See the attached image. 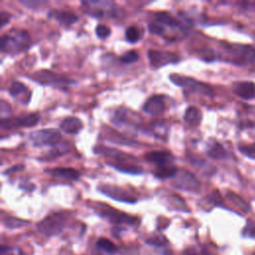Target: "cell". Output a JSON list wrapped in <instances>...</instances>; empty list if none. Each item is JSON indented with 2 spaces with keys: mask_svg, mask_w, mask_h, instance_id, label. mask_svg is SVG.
<instances>
[{
  "mask_svg": "<svg viewBox=\"0 0 255 255\" xmlns=\"http://www.w3.org/2000/svg\"><path fill=\"white\" fill-rule=\"evenodd\" d=\"M31 38L25 30H11L0 38V48L4 53L18 54L29 48Z\"/></svg>",
  "mask_w": 255,
  "mask_h": 255,
  "instance_id": "1",
  "label": "cell"
},
{
  "mask_svg": "<svg viewBox=\"0 0 255 255\" xmlns=\"http://www.w3.org/2000/svg\"><path fill=\"white\" fill-rule=\"evenodd\" d=\"M226 51L225 61L238 66H250L255 64V49L252 46L233 44L224 47Z\"/></svg>",
  "mask_w": 255,
  "mask_h": 255,
  "instance_id": "2",
  "label": "cell"
},
{
  "mask_svg": "<svg viewBox=\"0 0 255 255\" xmlns=\"http://www.w3.org/2000/svg\"><path fill=\"white\" fill-rule=\"evenodd\" d=\"M169 80L174 85L183 88L189 93L197 94L199 96H205V97H212L214 95V91L212 87H210L205 83L197 81L193 78L182 76L179 74H170Z\"/></svg>",
  "mask_w": 255,
  "mask_h": 255,
  "instance_id": "3",
  "label": "cell"
},
{
  "mask_svg": "<svg viewBox=\"0 0 255 255\" xmlns=\"http://www.w3.org/2000/svg\"><path fill=\"white\" fill-rule=\"evenodd\" d=\"M93 208L99 214V216H101L102 218H104V219L108 220L109 222L116 224V225H123V224L133 225L136 222L135 217H133L128 213H125L123 211L117 210L105 203L96 202L95 206Z\"/></svg>",
  "mask_w": 255,
  "mask_h": 255,
  "instance_id": "4",
  "label": "cell"
},
{
  "mask_svg": "<svg viewBox=\"0 0 255 255\" xmlns=\"http://www.w3.org/2000/svg\"><path fill=\"white\" fill-rule=\"evenodd\" d=\"M67 223V217L64 213H52L37 223V230L45 236H54L63 231Z\"/></svg>",
  "mask_w": 255,
  "mask_h": 255,
  "instance_id": "5",
  "label": "cell"
},
{
  "mask_svg": "<svg viewBox=\"0 0 255 255\" xmlns=\"http://www.w3.org/2000/svg\"><path fill=\"white\" fill-rule=\"evenodd\" d=\"M172 179V185L177 188L187 192H198L200 189L199 180L191 172L185 169L177 168Z\"/></svg>",
  "mask_w": 255,
  "mask_h": 255,
  "instance_id": "6",
  "label": "cell"
},
{
  "mask_svg": "<svg viewBox=\"0 0 255 255\" xmlns=\"http://www.w3.org/2000/svg\"><path fill=\"white\" fill-rule=\"evenodd\" d=\"M29 139L34 146L56 145L61 140V133L56 128H42L29 133Z\"/></svg>",
  "mask_w": 255,
  "mask_h": 255,
  "instance_id": "7",
  "label": "cell"
},
{
  "mask_svg": "<svg viewBox=\"0 0 255 255\" xmlns=\"http://www.w3.org/2000/svg\"><path fill=\"white\" fill-rule=\"evenodd\" d=\"M40 121V115L37 113H31V114H25L20 115L13 118H5L1 119L0 121V127L3 129H11L16 128L20 127L24 128H30L36 126Z\"/></svg>",
  "mask_w": 255,
  "mask_h": 255,
  "instance_id": "8",
  "label": "cell"
},
{
  "mask_svg": "<svg viewBox=\"0 0 255 255\" xmlns=\"http://www.w3.org/2000/svg\"><path fill=\"white\" fill-rule=\"evenodd\" d=\"M30 78L33 81L45 86H65L74 83L72 80L66 78L65 76L54 73L49 70L37 71Z\"/></svg>",
  "mask_w": 255,
  "mask_h": 255,
  "instance_id": "9",
  "label": "cell"
},
{
  "mask_svg": "<svg viewBox=\"0 0 255 255\" xmlns=\"http://www.w3.org/2000/svg\"><path fill=\"white\" fill-rule=\"evenodd\" d=\"M97 189L101 193L105 194L106 196H108L114 200H118V201H122V202H126V203H135L137 201L135 196H133L131 193H129L128 191H127L126 189H124L118 185L101 184L97 187Z\"/></svg>",
  "mask_w": 255,
  "mask_h": 255,
  "instance_id": "10",
  "label": "cell"
},
{
  "mask_svg": "<svg viewBox=\"0 0 255 255\" xmlns=\"http://www.w3.org/2000/svg\"><path fill=\"white\" fill-rule=\"evenodd\" d=\"M147 58L152 69H158L165 65L175 64L179 62L180 58L177 54L169 51H158V50H148Z\"/></svg>",
  "mask_w": 255,
  "mask_h": 255,
  "instance_id": "11",
  "label": "cell"
},
{
  "mask_svg": "<svg viewBox=\"0 0 255 255\" xmlns=\"http://www.w3.org/2000/svg\"><path fill=\"white\" fill-rule=\"evenodd\" d=\"M94 152L97 154H102L107 157L113 158L115 160H118L120 163H134L137 162V158L134 157L131 154L126 153L122 150L109 147V146H103V145H98L94 148Z\"/></svg>",
  "mask_w": 255,
  "mask_h": 255,
  "instance_id": "12",
  "label": "cell"
},
{
  "mask_svg": "<svg viewBox=\"0 0 255 255\" xmlns=\"http://www.w3.org/2000/svg\"><path fill=\"white\" fill-rule=\"evenodd\" d=\"M142 111L150 116H160L165 111V97L163 95L151 96L142 106Z\"/></svg>",
  "mask_w": 255,
  "mask_h": 255,
  "instance_id": "13",
  "label": "cell"
},
{
  "mask_svg": "<svg viewBox=\"0 0 255 255\" xmlns=\"http://www.w3.org/2000/svg\"><path fill=\"white\" fill-rule=\"evenodd\" d=\"M146 161L151 162L155 167H161L166 165H171V162L174 160L173 155L167 150H151L144 154Z\"/></svg>",
  "mask_w": 255,
  "mask_h": 255,
  "instance_id": "14",
  "label": "cell"
},
{
  "mask_svg": "<svg viewBox=\"0 0 255 255\" xmlns=\"http://www.w3.org/2000/svg\"><path fill=\"white\" fill-rule=\"evenodd\" d=\"M82 6L84 7L85 12L91 17L102 18L106 14L105 8L110 9L109 7L113 5L110 1H83Z\"/></svg>",
  "mask_w": 255,
  "mask_h": 255,
  "instance_id": "15",
  "label": "cell"
},
{
  "mask_svg": "<svg viewBox=\"0 0 255 255\" xmlns=\"http://www.w3.org/2000/svg\"><path fill=\"white\" fill-rule=\"evenodd\" d=\"M233 93L243 99V100H252L255 99V84L249 81H240L235 82L232 85Z\"/></svg>",
  "mask_w": 255,
  "mask_h": 255,
  "instance_id": "16",
  "label": "cell"
},
{
  "mask_svg": "<svg viewBox=\"0 0 255 255\" xmlns=\"http://www.w3.org/2000/svg\"><path fill=\"white\" fill-rule=\"evenodd\" d=\"M44 171L54 177H58L66 180H77L80 177V173L72 167L46 168Z\"/></svg>",
  "mask_w": 255,
  "mask_h": 255,
  "instance_id": "17",
  "label": "cell"
},
{
  "mask_svg": "<svg viewBox=\"0 0 255 255\" xmlns=\"http://www.w3.org/2000/svg\"><path fill=\"white\" fill-rule=\"evenodd\" d=\"M49 18H54L59 23L65 26L73 25L78 21V16L70 11H64V10H52L48 14Z\"/></svg>",
  "mask_w": 255,
  "mask_h": 255,
  "instance_id": "18",
  "label": "cell"
},
{
  "mask_svg": "<svg viewBox=\"0 0 255 255\" xmlns=\"http://www.w3.org/2000/svg\"><path fill=\"white\" fill-rule=\"evenodd\" d=\"M83 128V123L80 119L76 117H68L65 118L60 123V128L69 134H76L78 133Z\"/></svg>",
  "mask_w": 255,
  "mask_h": 255,
  "instance_id": "19",
  "label": "cell"
},
{
  "mask_svg": "<svg viewBox=\"0 0 255 255\" xmlns=\"http://www.w3.org/2000/svg\"><path fill=\"white\" fill-rule=\"evenodd\" d=\"M105 138H106V140H108L110 142L117 143V144H124V145H128V146H136L137 145V142L135 140L126 137L113 129L112 130L110 129L106 132Z\"/></svg>",
  "mask_w": 255,
  "mask_h": 255,
  "instance_id": "20",
  "label": "cell"
},
{
  "mask_svg": "<svg viewBox=\"0 0 255 255\" xmlns=\"http://www.w3.org/2000/svg\"><path fill=\"white\" fill-rule=\"evenodd\" d=\"M206 154L213 159H224L227 157V151L221 143L216 140L208 143L206 148Z\"/></svg>",
  "mask_w": 255,
  "mask_h": 255,
  "instance_id": "21",
  "label": "cell"
},
{
  "mask_svg": "<svg viewBox=\"0 0 255 255\" xmlns=\"http://www.w3.org/2000/svg\"><path fill=\"white\" fill-rule=\"evenodd\" d=\"M153 18L160 25L163 24L170 28H182V24L178 22L176 19H174L169 13L158 12L153 16Z\"/></svg>",
  "mask_w": 255,
  "mask_h": 255,
  "instance_id": "22",
  "label": "cell"
},
{
  "mask_svg": "<svg viewBox=\"0 0 255 255\" xmlns=\"http://www.w3.org/2000/svg\"><path fill=\"white\" fill-rule=\"evenodd\" d=\"M201 119H202L201 112L197 108L191 106L185 110V113L183 116V120L185 123L195 126L201 122Z\"/></svg>",
  "mask_w": 255,
  "mask_h": 255,
  "instance_id": "23",
  "label": "cell"
},
{
  "mask_svg": "<svg viewBox=\"0 0 255 255\" xmlns=\"http://www.w3.org/2000/svg\"><path fill=\"white\" fill-rule=\"evenodd\" d=\"M113 168H115L118 171L124 172V173H128V174H133V175H138L143 172L142 168L139 166H135L130 163H107Z\"/></svg>",
  "mask_w": 255,
  "mask_h": 255,
  "instance_id": "24",
  "label": "cell"
},
{
  "mask_svg": "<svg viewBox=\"0 0 255 255\" xmlns=\"http://www.w3.org/2000/svg\"><path fill=\"white\" fill-rule=\"evenodd\" d=\"M70 150V146L67 143H58L56 144L47 155L41 157V160H51L54 158H57L67 152H69Z\"/></svg>",
  "mask_w": 255,
  "mask_h": 255,
  "instance_id": "25",
  "label": "cell"
},
{
  "mask_svg": "<svg viewBox=\"0 0 255 255\" xmlns=\"http://www.w3.org/2000/svg\"><path fill=\"white\" fill-rule=\"evenodd\" d=\"M177 168L172 165H166L161 167H155V170L152 171L153 175L156 178L165 179V178H172L176 172Z\"/></svg>",
  "mask_w": 255,
  "mask_h": 255,
  "instance_id": "26",
  "label": "cell"
},
{
  "mask_svg": "<svg viewBox=\"0 0 255 255\" xmlns=\"http://www.w3.org/2000/svg\"><path fill=\"white\" fill-rule=\"evenodd\" d=\"M190 163H192L196 168L200 169V171H202L205 174L210 175V174H213L216 171L214 166H212L211 164H209L207 161L203 160L202 158H198V157L193 158V157H191L190 158Z\"/></svg>",
  "mask_w": 255,
  "mask_h": 255,
  "instance_id": "27",
  "label": "cell"
},
{
  "mask_svg": "<svg viewBox=\"0 0 255 255\" xmlns=\"http://www.w3.org/2000/svg\"><path fill=\"white\" fill-rule=\"evenodd\" d=\"M96 245L99 249H101L107 253H110V254H114V253L118 252L117 245L114 242H112L110 239L105 238V237L99 238L96 242Z\"/></svg>",
  "mask_w": 255,
  "mask_h": 255,
  "instance_id": "28",
  "label": "cell"
},
{
  "mask_svg": "<svg viewBox=\"0 0 255 255\" xmlns=\"http://www.w3.org/2000/svg\"><path fill=\"white\" fill-rule=\"evenodd\" d=\"M125 37H126V40L128 43L134 44V43H136L140 39L141 33H140L139 29L136 26H129L126 30Z\"/></svg>",
  "mask_w": 255,
  "mask_h": 255,
  "instance_id": "29",
  "label": "cell"
},
{
  "mask_svg": "<svg viewBox=\"0 0 255 255\" xmlns=\"http://www.w3.org/2000/svg\"><path fill=\"white\" fill-rule=\"evenodd\" d=\"M3 224L7 228L14 229V228H20L22 226L28 225L29 221L23 220V219H20V218H16V217H6L3 220Z\"/></svg>",
  "mask_w": 255,
  "mask_h": 255,
  "instance_id": "30",
  "label": "cell"
},
{
  "mask_svg": "<svg viewBox=\"0 0 255 255\" xmlns=\"http://www.w3.org/2000/svg\"><path fill=\"white\" fill-rule=\"evenodd\" d=\"M25 92H27V87L23 83L18 81H13L8 89V93L11 97H18Z\"/></svg>",
  "mask_w": 255,
  "mask_h": 255,
  "instance_id": "31",
  "label": "cell"
},
{
  "mask_svg": "<svg viewBox=\"0 0 255 255\" xmlns=\"http://www.w3.org/2000/svg\"><path fill=\"white\" fill-rule=\"evenodd\" d=\"M137 60H138V53L134 50L128 51L127 53H125L123 56L120 57V62L124 64H131L136 62Z\"/></svg>",
  "mask_w": 255,
  "mask_h": 255,
  "instance_id": "32",
  "label": "cell"
},
{
  "mask_svg": "<svg viewBox=\"0 0 255 255\" xmlns=\"http://www.w3.org/2000/svg\"><path fill=\"white\" fill-rule=\"evenodd\" d=\"M20 3L24 6H26L28 9L33 11H39L41 8H43L47 2L46 1H39V0H30V1H20Z\"/></svg>",
  "mask_w": 255,
  "mask_h": 255,
  "instance_id": "33",
  "label": "cell"
},
{
  "mask_svg": "<svg viewBox=\"0 0 255 255\" xmlns=\"http://www.w3.org/2000/svg\"><path fill=\"white\" fill-rule=\"evenodd\" d=\"M145 242L149 245H153V246H156V247H161V246L166 245L168 241L164 236L157 235V236H152V237L146 239Z\"/></svg>",
  "mask_w": 255,
  "mask_h": 255,
  "instance_id": "34",
  "label": "cell"
},
{
  "mask_svg": "<svg viewBox=\"0 0 255 255\" xmlns=\"http://www.w3.org/2000/svg\"><path fill=\"white\" fill-rule=\"evenodd\" d=\"M184 255H212L205 247H189L184 251Z\"/></svg>",
  "mask_w": 255,
  "mask_h": 255,
  "instance_id": "35",
  "label": "cell"
},
{
  "mask_svg": "<svg viewBox=\"0 0 255 255\" xmlns=\"http://www.w3.org/2000/svg\"><path fill=\"white\" fill-rule=\"evenodd\" d=\"M95 32H96V35L98 38L100 39H106L108 38L110 35H111V29L110 27H108L107 25H104V24H99L96 29H95Z\"/></svg>",
  "mask_w": 255,
  "mask_h": 255,
  "instance_id": "36",
  "label": "cell"
},
{
  "mask_svg": "<svg viewBox=\"0 0 255 255\" xmlns=\"http://www.w3.org/2000/svg\"><path fill=\"white\" fill-rule=\"evenodd\" d=\"M238 149L241 153L246 155L247 157L255 159V143L247 144V145H240L238 146Z\"/></svg>",
  "mask_w": 255,
  "mask_h": 255,
  "instance_id": "37",
  "label": "cell"
},
{
  "mask_svg": "<svg viewBox=\"0 0 255 255\" xmlns=\"http://www.w3.org/2000/svg\"><path fill=\"white\" fill-rule=\"evenodd\" d=\"M242 234L244 236L254 238L255 239V223L253 222H248L245 227L242 230Z\"/></svg>",
  "mask_w": 255,
  "mask_h": 255,
  "instance_id": "38",
  "label": "cell"
},
{
  "mask_svg": "<svg viewBox=\"0 0 255 255\" xmlns=\"http://www.w3.org/2000/svg\"><path fill=\"white\" fill-rule=\"evenodd\" d=\"M11 107L5 102V101H1L0 103V115H1V119H5V118H9L8 116L11 115Z\"/></svg>",
  "mask_w": 255,
  "mask_h": 255,
  "instance_id": "39",
  "label": "cell"
},
{
  "mask_svg": "<svg viewBox=\"0 0 255 255\" xmlns=\"http://www.w3.org/2000/svg\"><path fill=\"white\" fill-rule=\"evenodd\" d=\"M147 29H148L149 33L154 34V35H161L164 32L163 27L160 24H158V23H150V24H148Z\"/></svg>",
  "mask_w": 255,
  "mask_h": 255,
  "instance_id": "40",
  "label": "cell"
},
{
  "mask_svg": "<svg viewBox=\"0 0 255 255\" xmlns=\"http://www.w3.org/2000/svg\"><path fill=\"white\" fill-rule=\"evenodd\" d=\"M24 165L23 164H16V165H13L9 168H7L6 170L3 171V174H10V173H13V172H17V171H20V170H23L24 169Z\"/></svg>",
  "mask_w": 255,
  "mask_h": 255,
  "instance_id": "41",
  "label": "cell"
},
{
  "mask_svg": "<svg viewBox=\"0 0 255 255\" xmlns=\"http://www.w3.org/2000/svg\"><path fill=\"white\" fill-rule=\"evenodd\" d=\"M10 19H11V15L8 14V13H6V12H4V11H2V12L0 13V24H1V28H3V27L9 22Z\"/></svg>",
  "mask_w": 255,
  "mask_h": 255,
  "instance_id": "42",
  "label": "cell"
},
{
  "mask_svg": "<svg viewBox=\"0 0 255 255\" xmlns=\"http://www.w3.org/2000/svg\"><path fill=\"white\" fill-rule=\"evenodd\" d=\"M0 255H13V251L12 248L5 246V245H1L0 247Z\"/></svg>",
  "mask_w": 255,
  "mask_h": 255,
  "instance_id": "43",
  "label": "cell"
}]
</instances>
